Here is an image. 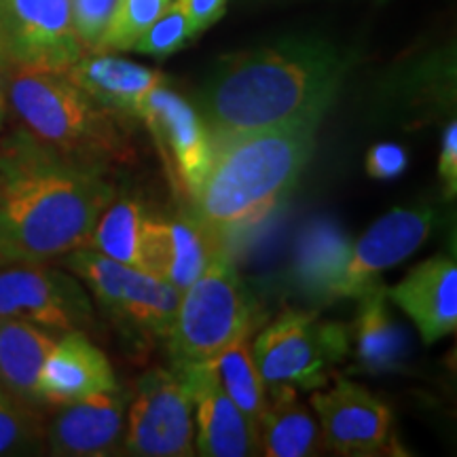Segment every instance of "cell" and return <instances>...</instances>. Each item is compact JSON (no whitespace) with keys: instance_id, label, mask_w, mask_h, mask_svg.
Here are the masks:
<instances>
[{"instance_id":"obj_1","label":"cell","mask_w":457,"mask_h":457,"mask_svg":"<svg viewBox=\"0 0 457 457\" xmlns=\"http://www.w3.org/2000/svg\"><path fill=\"white\" fill-rule=\"evenodd\" d=\"M352 60L333 43L290 38L216 62L197 94L210 140L279 128H318Z\"/></svg>"},{"instance_id":"obj_2","label":"cell","mask_w":457,"mask_h":457,"mask_svg":"<svg viewBox=\"0 0 457 457\" xmlns=\"http://www.w3.org/2000/svg\"><path fill=\"white\" fill-rule=\"evenodd\" d=\"M114 197L106 171L60 155L24 129L0 138V267L89 248Z\"/></svg>"},{"instance_id":"obj_3","label":"cell","mask_w":457,"mask_h":457,"mask_svg":"<svg viewBox=\"0 0 457 457\" xmlns=\"http://www.w3.org/2000/svg\"><path fill=\"white\" fill-rule=\"evenodd\" d=\"M316 129H262L212 142L204 179L191 193L193 219L216 244L261 225L299 182Z\"/></svg>"},{"instance_id":"obj_4","label":"cell","mask_w":457,"mask_h":457,"mask_svg":"<svg viewBox=\"0 0 457 457\" xmlns=\"http://www.w3.org/2000/svg\"><path fill=\"white\" fill-rule=\"evenodd\" d=\"M4 98L24 125L21 129L60 155L106 174L134 159L117 114L66 74L13 68Z\"/></svg>"},{"instance_id":"obj_5","label":"cell","mask_w":457,"mask_h":457,"mask_svg":"<svg viewBox=\"0 0 457 457\" xmlns=\"http://www.w3.org/2000/svg\"><path fill=\"white\" fill-rule=\"evenodd\" d=\"M261 307L225 250H216L199 278L182 293L168 337L176 369L210 364L236 343L250 339Z\"/></svg>"},{"instance_id":"obj_6","label":"cell","mask_w":457,"mask_h":457,"mask_svg":"<svg viewBox=\"0 0 457 457\" xmlns=\"http://www.w3.org/2000/svg\"><path fill=\"white\" fill-rule=\"evenodd\" d=\"M250 347L267 387L316 390L327 386L330 370L347 356L350 335L343 324L327 322L318 313L288 310L267 324Z\"/></svg>"},{"instance_id":"obj_7","label":"cell","mask_w":457,"mask_h":457,"mask_svg":"<svg viewBox=\"0 0 457 457\" xmlns=\"http://www.w3.org/2000/svg\"><path fill=\"white\" fill-rule=\"evenodd\" d=\"M64 267L81 279L114 322L145 337L168 341L182 296L179 288L162 278L125 267L94 248L64 254Z\"/></svg>"},{"instance_id":"obj_8","label":"cell","mask_w":457,"mask_h":457,"mask_svg":"<svg viewBox=\"0 0 457 457\" xmlns=\"http://www.w3.org/2000/svg\"><path fill=\"white\" fill-rule=\"evenodd\" d=\"M123 449L142 457H188L195 453V396L179 369L151 370L138 381Z\"/></svg>"},{"instance_id":"obj_9","label":"cell","mask_w":457,"mask_h":457,"mask_svg":"<svg viewBox=\"0 0 457 457\" xmlns=\"http://www.w3.org/2000/svg\"><path fill=\"white\" fill-rule=\"evenodd\" d=\"M0 318L26 320L54 335L96 327L94 303L81 279L47 262L0 267Z\"/></svg>"},{"instance_id":"obj_10","label":"cell","mask_w":457,"mask_h":457,"mask_svg":"<svg viewBox=\"0 0 457 457\" xmlns=\"http://www.w3.org/2000/svg\"><path fill=\"white\" fill-rule=\"evenodd\" d=\"M9 68L66 74L87 54L74 26L72 0H0Z\"/></svg>"},{"instance_id":"obj_11","label":"cell","mask_w":457,"mask_h":457,"mask_svg":"<svg viewBox=\"0 0 457 457\" xmlns=\"http://www.w3.org/2000/svg\"><path fill=\"white\" fill-rule=\"evenodd\" d=\"M436 212L430 205H409L394 208L379 220L373 222L367 233L352 244L345 270L337 279L335 299H358L375 284L381 273L407 261L430 237Z\"/></svg>"},{"instance_id":"obj_12","label":"cell","mask_w":457,"mask_h":457,"mask_svg":"<svg viewBox=\"0 0 457 457\" xmlns=\"http://www.w3.org/2000/svg\"><path fill=\"white\" fill-rule=\"evenodd\" d=\"M138 119L151 131L171 180L191 197L212 155V140L197 108L159 85L146 96Z\"/></svg>"},{"instance_id":"obj_13","label":"cell","mask_w":457,"mask_h":457,"mask_svg":"<svg viewBox=\"0 0 457 457\" xmlns=\"http://www.w3.org/2000/svg\"><path fill=\"white\" fill-rule=\"evenodd\" d=\"M327 447L337 455L370 457L386 453L392 441V411L367 387L337 379L333 387L312 394Z\"/></svg>"},{"instance_id":"obj_14","label":"cell","mask_w":457,"mask_h":457,"mask_svg":"<svg viewBox=\"0 0 457 457\" xmlns=\"http://www.w3.org/2000/svg\"><path fill=\"white\" fill-rule=\"evenodd\" d=\"M117 377L106 353L87 333H64L55 339L38 373L37 392L47 407H64L96 394L117 390Z\"/></svg>"},{"instance_id":"obj_15","label":"cell","mask_w":457,"mask_h":457,"mask_svg":"<svg viewBox=\"0 0 457 457\" xmlns=\"http://www.w3.org/2000/svg\"><path fill=\"white\" fill-rule=\"evenodd\" d=\"M125 421V396L117 387L60 407L45 441L54 455H111L123 447Z\"/></svg>"},{"instance_id":"obj_16","label":"cell","mask_w":457,"mask_h":457,"mask_svg":"<svg viewBox=\"0 0 457 457\" xmlns=\"http://www.w3.org/2000/svg\"><path fill=\"white\" fill-rule=\"evenodd\" d=\"M176 369V367H174ZM195 396V451L204 457H244L261 453L248 420L216 379L212 362L179 369Z\"/></svg>"},{"instance_id":"obj_17","label":"cell","mask_w":457,"mask_h":457,"mask_svg":"<svg viewBox=\"0 0 457 457\" xmlns=\"http://www.w3.org/2000/svg\"><path fill=\"white\" fill-rule=\"evenodd\" d=\"M386 295L413 320L426 345L455 333L457 265L449 256H434L413 267L403 282L386 288Z\"/></svg>"},{"instance_id":"obj_18","label":"cell","mask_w":457,"mask_h":457,"mask_svg":"<svg viewBox=\"0 0 457 457\" xmlns=\"http://www.w3.org/2000/svg\"><path fill=\"white\" fill-rule=\"evenodd\" d=\"M89 248L163 279V219L148 214L136 199H112L94 228Z\"/></svg>"},{"instance_id":"obj_19","label":"cell","mask_w":457,"mask_h":457,"mask_svg":"<svg viewBox=\"0 0 457 457\" xmlns=\"http://www.w3.org/2000/svg\"><path fill=\"white\" fill-rule=\"evenodd\" d=\"M66 77L119 119H138L146 96L165 85L163 72L102 51H87Z\"/></svg>"},{"instance_id":"obj_20","label":"cell","mask_w":457,"mask_h":457,"mask_svg":"<svg viewBox=\"0 0 457 457\" xmlns=\"http://www.w3.org/2000/svg\"><path fill=\"white\" fill-rule=\"evenodd\" d=\"M57 337L26 320L0 318V387L11 400L45 407L37 392L38 373Z\"/></svg>"},{"instance_id":"obj_21","label":"cell","mask_w":457,"mask_h":457,"mask_svg":"<svg viewBox=\"0 0 457 457\" xmlns=\"http://www.w3.org/2000/svg\"><path fill=\"white\" fill-rule=\"evenodd\" d=\"M259 445L270 457L322 455L328 449L318 420L301 403L293 386L270 387L259 424Z\"/></svg>"},{"instance_id":"obj_22","label":"cell","mask_w":457,"mask_h":457,"mask_svg":"<svg viewBox=\"0 0 457 457\" xmlns=\"http://www.w3.org/2000/svg\"><path fill=\"white\" fill-rule=\"evenodd\" d=\"M358 318L353 324L356 356L362 370L384 373L403 364L409 352L404 330L394 322L384 284H375L358 296Z\"/></svg>"},{"instance_id":"obj_23","label":"cell","mask_w":457,"mask_h":457,"mask_svg":"<svg viewBox=\"0 0 457 457\" xmlns=\"http://www.w3.org/2000/svg\"><path fill=\"white\" fill-rule=\"evenodd\" d=\"M352 242L335 222L316 220L301 233L295 256V278L303 293L330 301L345 270Z\"/></svg>"},{"instance_id":"obj_24","label":"cell","mask_w":457,"mask_h":457,"mask_svg":"<svg viewBox=\"0 0 457 457\" xmlns=\"http://www.w3.org/2000/svg\"><path fill=\"white\" fill-rule=\"evenodd\" d=\"M220 245L191 216L163 219V279L180 293L205 270Z\"/></svg>"},{"instance_id":"obj_25","label":"cell","mask_w":457,"mask_h":457,"mask_svg":"<svg viewBox=\"0 0 457 457\" xmlns=\"http://www.w3.org/2000/svg\"><path fill=\"white\" fill-rule=\"evenodd\" d=\"M216 379L233 404L248 420L254 436L259 438L261 417L267 407V386L256 369L250 339L231 345L212 362Z\"/></svg>"},{"instance_id":"obj_26","label":"cell","mask_w":457,"mask_h":457,"mask_svg":"<svg viewBox=\"0 0 457 457\" xmlns=\"http://www.w3.org/2000/svg\"><path fill=\"white\" fill-rule=\"evenodd\" d=\"M170 3L171 0H114L111 17L94 51L112 54V51L134 49L136 41Z\"/></svg>"},{"instance_id":"obj_27","label":"cell","mask_w":457,"mask_h":457,"mask_svg":"<svg viewBox=\"0 0 457 457\" xmlns=\"http://www.w3.org/2000/svg\"><path fill=\"white\" fill-rule=\"evenodd\" d=\"M195 26L179 7V3L168 4L162 15L146 28V32L136 41L134 51L151 57H168L185 47L197 37Z\"/></svg>"},{"instance_id":"obj_28","label":"cell","mask_w":457,"mask_h":457,"mask_svg":"<svg viewBox=\"0 0 457 457\" xmlns=\"http://www.w3.org/2000/svg\"><path fill=\"white\" fill-rule=\"evenodd\" d=\"M38 409L20 403H0V455L30 453L43 445Z\"/></svg>"},{"instance_id":"obj_29","label":"cell","mask_w":457,"mask_h":457,"mask_svg":"<svg viewBox=\"0 0 457 457\" xmlns=\"http://www.w3.org/2000/svg\"><path fill=\"white\" fill-rule=\"evenodd\" d=\"M409 165V153L394 142H379L367 153V174L375 180H394L404 174Z\"/></svg>"},{"instance_id":"obj_30","label":"cell","mask_w":457,"mask_h":457,"mask_svg":"<svg viewBox=\"0 0 457 457\" xmlns=\"http://www.w3.org/2000/svg\"><path fill=\"white\" fill-rule=\"evenodd\" d=\"M438 174H441V180H443L445 199H453L457 193V125L455 121H451L443 134Z\"/></svg>"},{"instance_id":"obj_31","label":"cell","mask_w":457,"mask_h":457,"mask_svg":"<svg viewBox=\"0 0 457 457\" xmlns=\"http://www.w3.org/2000/svg\"><path fill=\"white\" fill-rule=\"evenodd\" d=\"M176 3L185 11V15L195 26V30L202 32L220 20L228 0H176Z\"/></svg>"},{"instance_id":"obj_32","label":"cell","mask_w":457,"mask_h":457,"mask_svg":"<svg viewBox=\"0 0 457 457\" xmlns=\"http://www.w3.org/2000/svg\"><path fill=\"white\" fill-rule=\"evenodd\" d=\"M11 62H9V51H7V43H4V34H3V26H0V72L4 71V68H9Z\"/></svg>"},{"instance_id":"obj_33","label":"cell","mask_w":457,"mask_h":457,"mask_svg":"<svg viewBox=\"0 0 457 457\" xmlns=\"http://www.w3.org/2000/svg\"><path fill=\"white\" fill-rule=\"evenodd\" d=\"M4 114H7V98H4V89L0 87V131L4 125Z\"/></svg>"},{"instance_id":"obj_34","label":"cell","mask_w":457,"mask_h":457,"mask_svg":"<svg viewBox=\"0 0 457 457\" xmlns=\"http://www.w3.org/2000/svg\"><path fill=\"white\" fill-rule=\"evenodd\" d=\"M0 403H15V400H11V398L7 396V392H4L3 387H0Z\"/></svg>"}]
</instances>
